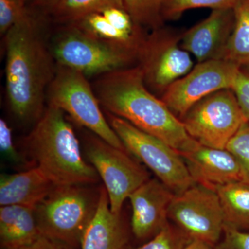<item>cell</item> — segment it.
<instances>
[{
  "instance_id": "cell-1",
  "label": "cell",
  "mask_w": 249,
  "mask_h": 249,
  "mask_svg": "<svg viewBox=\"0 0 249 249\" xmlns=\"http://www.w3.org/2000/svg\"><path fill=\"white\" fill-rule=\"evenodd\" d=\"M6 90L15 116L23 122H37L45 110L49 85L57 63L39 19L28 11L4 36Z\"/></svg>"
},
{
  "instance_id": "cell-2",
  "label": "cell",
  "mask_w": 249,
  "mask_h": 249,
  "mask_svg": "<svg viewBox=\"0 0 249 249\" xmlns=\"http://www.w3.org/2000/svg\"><path fill=\"white\" fill-rule=\"evenodd\" d=\"M92 87L101 106L108 113L160 139L178 151L186 150L196 142L178 116L147 88L137 65L98 76Z\"/></svg>"
},
{
  "instance_id": "cell-3",
  "label": "cell",
  "mask_w": 249,
  "mask_h": 249,
  "mask_svg": "<svg viewBox=\"0 0 249 249\" xmlns=\"http://www.w3.org/2000/svg\"><path fill=\"white\" fill-rule=\"evenodd\" d=\"M64 114L47 106L26 139L34 166L56 186L95 184L99 175L83 159L78 139Z\"/></svg>"
},
{
  "instance_id": "cell-4",
  "label": "cell",
  "mask_w": 249,
  "mask_h": 249,
  "mask_svg": "<svg viewBox=\"0 0 249 249\" xmlns=\"http://www.w3.org/2000/svg\"><path fill=\"white\" fill-rule=\"evenodd\" d=\"M91 185L57 186L34 209L39 231L78 249L99 203L101 188Z\"/></svg>"
},
{
  "instance_id": "cell-5",
  "label": "cell",
  "mask_w": 249,
  "mask_h": 249,
  "mask_svg": "<svg viewBox=\"0 0 249 249\" xmlns=\"http://www.w3.org/2000/svg\"><path fill=\"white\" fill-rule=\"evenodd\" d=\"M88 77L80 71L57 64L55 76L47 92L48 106L67 113L77 124L105 142L126 150L107 119Z\"/></svg>"
},
{
  "instance_id": "cell-6",
  "label": "cell",
  "mask_w": 249,
  "mask_h": 249,
  "mask_svg": "<svg viewBox=\"0 0 249 249\" xmlns=\"http://www.w3.org/2000/svg\"><path fill=\"white\" fill-rule=\"evenodd\" d=\"M50 47L58 65L86 77L102 76L137 63L132 54L95 38L74 24L64 25L54 36Z\"/></svg>"
},
{
  "instance_id": "cell-7",
  "label": "cell",
  "mask_w": 249,
  "mask_h": 249,
  "mask_svg": "<svg viewBox=\"0 0 249 249\" xmlns=\"http://www.w3.org/2000/svg\"><path fill=\"white\" fill-rule=\"evenodd\" d=\"M107 119L127 151L150 168L175 195L196 183L178 150L121 118L107 112Z\"/></svg>"
},
{
  "instance_id": "cell-8",
  "label": "cell",
  "mask_w": 249,
  "mask_h": 249,
  "mask_svg": "<svg viewBox=\"0 0 249 249\" xmlns=\"http://www.w3.org/2000/svg\"><path fill=\"white\" fill-rule=\"evenodd\" d=\"M188 135L205 146L227 149L229 142L249 121L231 89L206 96L181 118Z\"/></svg>"
},
{
  "instance_id": "cell-9",
  "label": "cell",
  "mask_w": 249,
  "mask_h": 249,
  "mask_svg": "<svg viewBox=\"0 0 249 249\" xmlns=\"http://www.w3.org/2000/svg\"><path fill=\"white\" fill-rule=\"evenodd\" d=\"M85 152L102 178L111 211L121 213L124 201L150 179V175L128 152L113 146L95 134L87 137Z\"/></svg>"
},
{
  "instance_id": "cell-10",
  "label": "cell",
  "mask_w": 249,
  "mask_h": 249,
  "mask_svg": "<svg viewBox=\"0 0 249 249\" xmlns=\"http://www.w3.org/2000/svg\"><path fill=\"white\" fill-rule=\"evenodd\" d=\"M144 82L152 93H162L193 68L191 54L181 45V34L163 27L145 37L137 59Z\"/></svg>"
},
{
  "instance_id": "cell-11",
  "label": "cell",
  "mask_w": 249,
  "mask_h": 249,
  "mask_svg": "<svg viewBox=\"0 0 249 249\" xmlns=\"http://www.w3.org/2000/svg\"><path fill=\"white\" fill-rule=\"evenodd\" d=\"M173 221L190 239L217 245L224 233V214L215 190L195 183L175 195L168 209Z\"/></svg>"
},
{
  "instance_id": "cell-12",
  "label": "cell",
  "mask_w": 249,
  "mask_h": 249,
  "mask_svg": "<svg viewBox=\"0 0 249 249\" xmlns=\"http://www.w3.org/2000/svg\"><path fill=\"white\" fill-rule=\"evenodd\" d=\"M239 67L223 59L198 62L187 74L170 85L160 99L181 119L203 98L220 90L232 89Z\"/></svg>"
},
{
  "instance_id": "cell-13",
  "label": "cell",
  "mask_w": 249,
  "mask_h": 249,
  "mask_svg": "<svg viewBox=\"0 0 249 249\" xmlns=\"http://www.w3.org/2000/svg\"><path fill=\"white\" fill-rule=\"evenodd\" d=\"M175 195L157 178H150L129 196L131 225L136 237H153L168 224V209Z\"/></svg>"
},
{
  "instance_id": "cell-14",
  "label": "cell",
  "mask_w": 249,
  "mask_h": 249,
  "mask_svg": "<svg viewBox=\"0 0 249 249\" xmlns=\"http://www.w3.org/2000/svg\"><path fill=\"white\" fill-rule=\"evenodd\" d=\"M179 152L195 183L214 190L228 183L244 181L238 160L227 149L205 146L196 141Z\"/></svg>"
},
{
  "instance_id": "cell-15",
  "label": "cell",
  "mask_w": 249,
  "mask_h": 249,
  "mask_svg": "<svg viewBox=\"0 0 249 249\" xmlns=\"http://www.w3.org/2000/svg\"><path fill=\"white\" fill-rule=\"evenodd\" d=\"M234 9H215L181 35V45L198 62L222 59L233 30Z\"/></svg>"
},
{
  "instance_id": "cell-16",
  "label": "cell",
  "mask_w": 249,
  "mask_h": 249,
  "mask_svg": "<svg viewBox=\"0 0 249 249\" xmlns=\"http://www.w3.org/2000/svg\"><path fill=\"white\" fill-rule=\"evenodd\" d=\"M55 186L37 166L18 173L1 174L0 206L16 205L35 209Z\"/></svg>"
},
{
  "instance_id": "cell-17",
  "label": "cell",
  "mask_w": 249,
  "mask_h": 249,
  "mask_svg": "<svg viewBox=\"0 0 249 249\" xmlns=\"http://www.w3.org/2000/svg\"><path fill=\"white\" fill-rule=\"evenodd\" d=\"M127 237L121 213L111 211L106 188H101L96 213L80 243L81 249H124Z\"/></svg>"
},
{
  "instance_id": "cell-18",
  "label": "cell",
  "mask_w": 249,
  "mask_h": 249,
  "mask_svg": "<svg viewBox=\"0 0 249 249\" xmlns=\"http://www.w3.org/2000/svg\"><path fill=\"white\" fill-rule=\"evenodd\" d=\"M34 209L26 206H1L0 243L2 249H19L40 235Z\"/></svg>"
},
{
  "instance_id": "cell-19",
  "label": "cell",
  "mask_w": 249,
  "mask_h": 249,
  "mask_svg": "<svg viewBox=\"0 0 249 249\" xmlns=\"http://www.w3.org/2000/svg\"><path fill=\"white\" fill-rule=\"evenodd\" d=\"M95 38L132 54L138 55L146 35L143 31L131 34L114 27L101 14H93L73 23Z\"/></svg>"
},
{
  "instance_id": "cell-20",
  "label": "cell",
  "mask_w": 249,
  "mask_h": 249,
  "mask_svg": "<svg viewBox=\"0 0 249 249\" xmlns=\"http://www.w3.org/2000/svg\"><path fill=\"white\" fill-rule=\"evenodd\" d=\"M224 214L225 225L249 231V183L236 181L214 188Z\"/></svg>"
},
{
  "instance_id": "cell-21",
  "label": "cell",
  "mask_w": 249,
  "mask_h": 249,
  "mask_svg": "<svg viewBox=\"0 0 249 249\" xmlns=\"http://www.w3.org/2000/svg\"><path fill=\"white\" fill-rule=\"evenodd\" d=\"M233 30L223 60L240 67L249 63V0H240L234 8Z\"/></svg>"
},
{
  "instance_id": "cell-22",
  "label": "cell",
  "mask_w": 249,
  "mask_h": 249,
  "mask_svg": "<svg viewBox=\"0 0 249 249\" xmlns=\"http://www.w3.org/2000/svg\"><path fill=\"white\" fill-rule=\"evenodd\" d=\"M110 7L124 9V0H61L50 14L55 22L66 25Z\"/></svg>"
},
{
  "instance_id": "cell-23",
  "label": "cell",
  "mask_w": 249,
  "mask_h": 249,
  "mask_svg": "<svg viewBox=\"0 0 249 249\" xmlns=\"http://www.w3.org/2000/svg\"><path fill=\"white\" fill-rule=\"evenodd\" d=\"M164 0H124V9L139 27L152 31L163 27Z\"/></svg>"
},
{
  "instance_id": "cell-24",
  "label": "cell",
  "mask_w": 249,
  "mask_h": 249,
  "mask_svg": "<svg viewBox=\"0 0 249 249\" xmlns=\"http://www.w3.org/2000/svg\"><path fill=\"white\" fill-rule=\"evenodd\" d=\"M240 0H164L163 18L165 20H175L188 10L209 8L234 9Z\"/></svg>"
},
{
  "instance_id": "cell-25",
  "label": "cell",
  "mask_w": 249,
  "mask_h": 249,
  "mask_svg": "<svg viewBox=\"0 0 249 249\" xmlns=\"http://www.w3.org/2000/svg\"><path fill=\"white\" fill-rule=\"evenodd\" d=\"M189 240L181 231L168 223L151 240L135 249H183Z\"/></svg>"
},
{
  "instance_id": "cell-26",
  "label": "cell",
  "mask_w": 249,
  "mask_h": 249,
  "mask_svg": "<svg viewBox=\"0 0 249 249\" xmlns=\"http://www.w3.org/2000/svg\"><path fill=\"white\" fill-rule=\"evenodd\" d=\"M227 149L238 160L244 181L249 183V121L242 125L229 142Z\"/></svg>"
},
{
  "instance_id": "cell-27",
  "label": "cell",
  "mask_w": 249,
  "mask_h": 249,
  "mask_svg": "<svg viewBox=\"0 0 249 249\" xmlns=\"http://www.w3.org/2000/svg\"><path fill=\"white\" fill-rule=\"evenodd\" d=\"M29 11L25 0H0V34H5Z\"/></svg>"
},
{
  "instance_id": "cell-28",
  "label": "cell",
  "mask_w": 249,
  "mask_h": 249,
  "mask_svg": "<svg viewBox=\"0 0 249 249\" xmlns=\"http://www.w3.org/2000/svg\"><path fill=\"white\" fill-rule=\"evenodd\" d=\"M231 89L249 121V63L239 67Z\"/></svg>"
},
{
  "instance_id": "cell-29",
  "label": "cell",
  "mask_w": 249,
  "mask_h": 249,
  "mask_svg": "<svg viewBox=\"0 0 249 249\" xmlns=\"http://www.w3.org/2000/svg\"><path fill=\"white\" fill-rule=\"evenodd\" d=\"M224 238L214 249H249V232L224 226Z\"/></svg>"
},
{
  "instance_id": "cell-30",
  "label": "cell",
  "mask_w": 249,
  "mask_h": 249,
  "mask_svg": "<svg viewBox=\"0 0 249 249\" xmlns=\"http://www.w3.org/2000/svg\"><path fill=\"white\" fill-rule=\"evenodd\" d=\"M0 149L3 155L11 161L18 164L24 163L22 156L14 146L11 128L4 119L0 120Z\"/></svg>"
},
{
  "instance_id": "cell-31",
  "label": "cell",
  "mask_w": 249,
  "mask_h": 249,
  "mask_svg": "<svg viewBox=\"0 0 249 249\" xmlns=\"http://www.w3.org/2000/svg\"><path fill=\"white\" fill-rule=\"evenodd\" d=\"M19 249H77L40 234L34 242Z\"/></svg>"
},
{
  "instance_id": "cell-32",
  "label": "cell",
  "mask_w": 249,
  "mask_h": 249,
  "mask_svg": "<svg viewBox=\"0 0 249 249\" xmlns=\"http://www.w3.org/2000/svg\"><path fill=\"white\" fill-rule=\"evenodd\" d=\"M183 249H214V245L206 241L198 239H190Z\"/></svg>"
},
{
  "instance_id": "cell-33",
  "label": "cell",
  "mask_w": 249,
  "mask_h": 249,
  "mask_svg": "<svg viewBox=\"0 0 249 249\" xmlns=\"http://www.w3.org/2000/svg\"><path fill=\"white\" fill-rule=\"evenodd\" d=\"M61 0H34V5L36 7L50 12Z\"/></svg>"
}]
</instances>
